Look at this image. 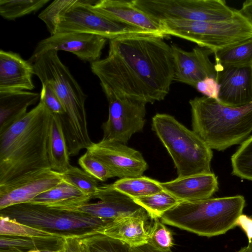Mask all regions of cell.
<instances>
[{"instance_id": "34", "label": "cell", "mask_w": 252, "mask_h": 252, "mask_svg": "<svg viewBox=\"0 0 252 252\" xmlns=\"http://www.w3.org/2000/svg\"><path fill=\"white\" fill-rule=\"evenodd\" d=\"M148 244L156 249L169 251L174 245L172 231L158 218L151 220Z\"/></svg>"}, {"instance_id": "22", "label": "cell", "mask_w": 252, "mask_h": 252, "mask_svg": "<svg viewBox=\"0 0 252 252\" xmlns=\"http://www.w3.org/2000/svg\"><path fill=\"white\" fill-rule=\"evenodd\" d=\"M93 199L73 186L63 181L35 197L29 203L74 211Z\"/></svg>"}, {"instance_id": "16", "label": "cell", "mask_w": 252, "mask_h": 252, "mask_svg": "<svg viewBox=\"0 0 252 252\" xmlns=\"http://www.w3.org/2000/svg\"><path fill=\"white\" fill-rule=\"evenodd\" d=\"M174 61V81L195 87L197 83L206 77L216 78L215 64L210 56L211 50L195 47L190 51H185L176 45H171Z\"/></svg>"}, {"instance_id": "3", "label": "cell", "mask_w": 252, "mask_h": 252, "mask_svg": "<svg viewBox=\"0 0 252 252\" xmlns=\"http://www.w3.org/2000/svg\"><path fill=\"white\" fill-rule=\"evenodd\" d=\"M34 75L42 84L54 92L65 114L59 117L69 156H76L93 143L89 134L85 103L87 95L68 67L60 60L58 52L47 51L32 63Z\"/></svg>"}, {"instance_id": "1", "label": "cell", "mask_w": 252, "mask_h": 252, "mask_svg": "<svg viewBox=\"0 0 252 252\" xmlns=\"http://www.w3.org/2000/svg\"><path fill=\"white\" fill-rule=\"evenodd\" d=\"M163 38L139 35L109 40L107 57L91 63L105 95L146 103L163 100L174 74L171 47Z\"/></svg>"}, {"instance_id": "7", "label": "cell", "mask_w": 252, "mask_h": 252, "mask_svg": "<svg viewBox=\"0 0 252 252\" xmlns=\"http://www.w3.org/2000/svg\"><path fill=\"white\" fill-rule=\"evenodd\" d=\"M152 128L171 156L178 178L212 173V150L174 117L156 114Z\"/></svg>"}, {"instance_id": "11", "label": "cell", "mask_w": 252, "mask_h": 252, "mask_svg": "<svg viewBox=\"0 0 252 252\" xmlns=\"http://www.w3.org/2000/svg\"><path fill=\"white\" fill-rule=\"evenodd\" d=\"M106 96L109 104V115L101 126L102 139L126 144L134 134L143 130L147 103L129 97Z\"/></svg>"}, {"instance_id": "27", "label": "cell", "mask_w": 252, "mask_h": 252, "mask_svg": "<svg viewBox=\"0 0 252 252\" xmlns=\"http://www.w3.org/2000/svg\"><path fill=\"white\" fill-rule=\"evenodd\" d=\"M215 65L222 67L252 65V38L214 53Z\"/></svg>"}, {"instance_id": "41", "label": "cell", "mask_w": 252, "mask_h": 252, "mask_svg": "<svg viewBox=\"0 0 252 252\" xmlns=\"http://www.w3.org/2000/svg\"><path fill=\"white\" fill-rule=\"evenodd\" d=\"M131 252H173L169 251H161L155 249L148 243L141 246L131 248Z\"/></svg>"}, {"instance_id": "32", "label": "cell", "mask_w": 252, "mask_h": 252, "mask_svg": "<svg viewBox=\"0 0 252 252\" xmlns=\"http://www.w3.org/2000/svg\"><path fill=\"white\" fill-rule=\"evenodd\" d=\"M63 181L76 188L94 198L98 191L97 180L82 169L72 165L64 172L60 173Z\"/></svg>"}, {"instance_id": "36", "label": "cell", "mask_w": 252, "mask_h": 252, "mask_svg": "<svg viewBox=\"0 0 252 252\" xmlns=\"http://www.w3.org/2000/svg\"><path fill=\"white\" fill-rule=\"evenodd\" d=\"M40 100H41L49 110L51 114L63 116L65 111L62 102L54 92L48 86L42 84V88L40 94Z\"/></svg>"}, {"instance_id": "43", "label": "cell", "mask_w": 252, "mask_h": 252, "mask_svg": "<svg viewBox=\"0 0 252 252\" xmlns=\"http://www.w3.org/2000/svg\"><path fill=\"white\" fill-rule=\"evenodd\" d=\"M237 252H252V248L248 245L242 248Z\"/></svg>"}, {"instance_id": "42", "label": "cell", "mask_w": 252, "mask_h": 252, "mask_svg": "<svg viewBox=\"0 0 252 252\" xmlns=\"http://www.w3.org/2000/svg\"><path fill=\"white\" fill-rule=\"evenodd\" d=\"M0 252H27L23 250L15 249H0Z\"/></svg>"}, {"instance_id": "31", "label": "cell", "mask_w": 252, "mask_h": 252, "mask_svg": "<svg viewBox=\"0 0 252 252\" xmlns=\"http://www.w3.org/2000/svg\"><path fill=\"white\" fill-rule=\"evenodd\" d=\"M50 0H0V15L5 19L17 18L39 10Z\"/></svg>"}, {"instance_id": "20", "label": "cell", "mask_w": 252, "mask_h": 252, "mask_svg": "<svg viewBox=\"0 0 252 252\" xmlns=\"http://www.w3.org/2000/svg\"><path fill=\"white\" fill-rule=\"evenodd\" d=\"M32 64L11 51H0V92L34 89Z\"/></svg>"}, {"instance_id": "4", "label": "cell", "mask_w": 252, "mask_h": 252, "mask_svg": "<svg viewBox=\"0 0 252 252\" xmlns=\"http://www.w3.org/2000/svg\"><path fill=\"white\" fill-rule=\"evenodd\" d=\"M189 103L192 130L212 150L241 144L252 132V103L233 108L204 95Z\"/></svg>"}, {"instance_id": "21", "label": "cell", "mask_w": 252, "mask_h": 252, "mask_svg": "<svg viewBox=\"0 0 252 252\" xmlns=\"http://www.w3.org/2000/svg\"><path fill=\"white\" fill-rule=\"evenodd\" d=\"M163 190L180 200L196 201L210 198L219 190L217 176L213 172L194 175L160 182Z\"/></svg>"}, {"instance_id": "38", "label": "cell", "mask_w": 252, "mask_h": 252, "mask_svg": "<svg viewBox=\"0 0 252 252\" xmlns=\"http://www.w3.org/2000/svg\"><path fill=\"white\" fill-rule=\"evenodd\" d=\"M62 251L63 252H82L79 238L64 237Z\"/></svg>"}, {"instance_id": "14", "label": "cell", "mask_w": 252, "mask_h": 252, "mask_svg": "<svg viewBox=\"0 0 252 252\" xmlns=\"http://www.w3.org/2000/svg\"><path fill=\"white\" fill-rule=\"evenodd\" d=\"M107 40L103 36L94 34L55 33L39 41L28 61L32 64L40 55L47 51L62 50L72 53L80 60L91 63L100 60Z\"/></svg>"}, {"instance_id": "13", "label": "cell", "mask_w": 252, "mask_h": 252, "mask_svg": "<svg viewBox=\"0 0 252 252\" xmlns=\"http://www.w3.org/2000/svg\"><path fill=\"white\" fill-rule=\"evenodd\" d=\"M86 150L103 162L114 177L141 176L148 168L140 152L117 141L102 139L98 142H93Z\"/></svg>"}, {"instance_id": "28", "label": "cell", "mask_w": 252, "mask_h": 252, "mask_svg": "<svg viewBox=\"0 0 252 252\" xmlns=\"http://www.w3.org/2000/svg\"><path fill=\"white\" fill-rule=\"evenodd\" d=\"M82 252H131L125 243L96 233L79 238Z\"/></svg>"}, {"instance_id": "37", "label": "cell", "mask_w": 252, "mask_h": 252, "mask_svg": "<svg viewBox=\"0 0 252 252\" xmlns=\"http://www.w3.org/2000/svg\"><path fill=\"white\" fill-rule=\"evenodd\" d=\"M195 88L204 96L218 100L219 85L216 78L206 77L198 82Z\"/></svg>"}, {"instance_id": "23", "label": "cell", "mask_w": 252, "mask_h": 252, "mask_svg": "<svg viewBox=\"0 0 252 252\" xmlns=\"http://www.w3.org/2000/svg\"><path fill=\"white\" fill-rule=\"evenodd\" d=\"M40 97L39 94L31 91L0 92V132L24 116Z\"/></svg>"}, {"instance_id": "44", "label": "cell", "mask_w": 252, "mask_h": 252, "mask_svg": "<svg viewBox=\"0 0 252 252\" xmlns=\"http://www.w3.org/2000/svg\"><path fill=\"white\" fill-rule=\"evenodd\" d=\"M41 252H63L62 249L59 251H41Z\"/></svg>"}, {"instance_id": "2", "label": "cell", "mask_w": 252, "mask_h": 252, "mask_svg": "<svg viewBox=\"0 0 252 252\" xmlns=\"http://www.w3.org/2000/svg\"><path fill=\"white\" fill-rule=\"evenodd\" d=\"M51 117L39 100L35 107L0 132V185L50 168L47 145Z\"/></svg>"}, {"instance_id": "6", "label": "cell", "mask_w": 252, "mask_h": 252, "mask_svg": "<svg viewBox=\"0 0 252 252\" xmlns=\"http://www.w3.org/2000/svg\"><path fill=\"white\" fill-rule=\"evenodd\" d=\"M93 0H55L38 15L51 35L63 32L94 34L107 39L139 35H156L113 21L97 12Z\"/></svg>"}, {"instance_id": "5", "label": "cell", "mask_w": 252, "mask_h": 252, "mask_svg": "<svg viewBox=\"0 0 252 252\" xmlns=\"http://www.w3.org/2000/svg\"><path fill=\"white\" fill-rule=\"evenodd\" d=\"M243 195L181 201L161 217V221L199 236L211 237L237 226L245 206Z\"/></svg>"}, {"instance_id": "8", "label": "cell", "mask_w": 252, "mask_h": 252, "mask_svg": "<svg viewBox=\"0 0 252 252\" xmlns=\"http://www.w3.org/2000/svg\"><path fill=\"white\" fill-rule=\"evenodd\" d=\"M0 216L63 238H80L99 233L112 220L80 212L31 203L16 204L3 209L0 210Z\"/></svg>"}, {"instance_id": "35", "label": "cell", "mask_w": 252, "mask_h": 252, "mask_svg": "<svg viewBox=\"0 0 252 252\" xmlns=\"http://www.w3.org/2000/svg\"><path fill=\"white\" fill-rule=\"evenodd\" d=\"M78 162L83 170L97 180L104 182L114 177L108 167L88 151L79 158Z\"/></svg>"}, {"instance_id": "18", "label": "cell", "mask_w": 252, "mask_h": 252, "mask_svg": "<svg viewBox=\"0 0 252 252\" xmlns=\"http://www.w3.org/2000/svg\"><path fill=\"white\" fill-rule=\"evenodd\" d=\"M94 198L99 199V201L83 204L74 211L113 220L142 208L132 198L115 189L111 184L99 185Z\"/></svg>"}, {"instance_id": "17", "label": "cell", "mask_w": 252, "mask_h": 252, "mask_svg": "<svg viewBox=\"0 0 252 252\" xmlns=\"http://www.w3.org/2000/svg\"><path fill=\"white\" fill-rule=\"evenodd\" d=\"M92 8L97 12L116 22L165 37L161 25L136 7L131 0H95Z\"/></svg>"}, {"instance_id": "30", "label": "cell", "mask_w": 252, "mask_h": 252, "mask_svg": "<svg viewBox=\"0 0 252 252\" xmlns=\"http://www.w3.org/2000/svg\"><path fill=\"white\" fill-rule=\"evenodd\" d=\"M232 174L252 181V135L244 141L231 157Z\"/></svg>"}, {"instance_id": "45", "label": "cell", "mask_w": 252, "mask_h": 252, "mask_svg": "<svg viewBox=\"0 0 252 252\" xmlns=\"http://www.w3.org/2000/svg\"><path fill=\"white\" fill-rule=\"evenodd\" d=\"M251 217L252 218V216H251ZM248 246L252 248V239L249 241Z\"/></svg>"}, {"instance_id": "40", "label": "cell", "mask_w": 252, "mask_h": 252, "mask_svg": "<svg viewBox=\"0 0 252 252\" xmlns=\"http://www.w3.org/2000/svg\"><path fill=\"white\" fill-rule=\"evenodd\" d=\"M239 10L252 24V0L245 1Z\"/></svg>"}, {"instance_id": "24", "label": "cell", "mask_w": 252, "mask_h": 252, "mask_svg": "<svg viewBox=\"0 0 252 252\" xmlns=\"http://www.w3.org/2000/svg\"><path fill=\"white\" fill-rule=\"evenodd\" d=\"M52 114L48 139V156L52 170L62 173L71 166L69 155L61 120Z\"/></svg>"}, {"instance_id": "39", "label": "cell", "mask_w": 252, "mask_h": 252, "mask_svg": "<svg viewBox=\"0 0 252 252\" xmlns=\"http://www.w3.org/2000/svg\"><path fill=\"white\" fill-rule=\"evenodd\" d=\"M237 226H239L246 233L249 241L252 239V218L242 214L238 220Z\"/></svg>"}, {"instance_id": "25", "label": "cell", "mask_w": 252, "mask_h": 252, "mask_svg": "<svg viewBox=\"0 0 252 252\" xmlns=\"http://www.w3.org/2000/svg\"><path fill=\"white\" fill-rule=\"evenodd\" d=\"M63 237H19L0 235V249H15L26 252L32 250L59 251L62 249Z\"/></svg>"}, {"instance_id": "15", "label": "cell", "mask_w": 252, "mask_h": 252, "mask_svg": "<svg viewBox=\"0 0 252 252\" xmlns=\"http://www.w3.org/2000/svg\"><path fill=\"white\" fill-rule=\"evenodd\" d=\"M215 67L220 103L237 108L252 103V65Z\"/></svg>"}, {"instance_id": "12", "label": "cell", "mask_w": 252, "mask_h": 252, "mask_svg": "<svg viewBox=\"0 0 252 252\" xmlns=\"http://www.w3.org/2000/svg\"><path fill=\"white\" fill-rule=\"evenodd\" d=\"M60 173L50 168L26 173L0 185V210L29 203L40 194L63 182Z\"/></svg>"}, {"instance_id": "46", "label": "cell", "mask_w": 252, "mask_h": 252, "mask_svg": "<svg viewBox=\"0 0 252 252\" xmlns=\"http://www.w3.org/2000/svg\"><path fill=\"white\" fill-rule=\"evenodd\" d=\"M27 252H41V251L32 250V251H29Z\"/></svg>"}, {"instance_id": "33", "label": "cell", "mask_w": 252, "mask_h": 252, "mask_svg": "<svg viewBox=\"0 0 252 252\" xmlns=\"http://www.w3.org/2000/svg\"><path fill=\"white\" fill-rule=\"evenodd\" d=\"M0 235L19 237H60L53 233L0 216Z\"/></svg>"}, {"instance_id": "9", "label": "cell", "mask_w": 252, "mask_h": 252, "mask_svg": "<svg viewBox=\"0 0 252 252\" xmlns=\"http://www.w3.org/2000/svg\"><path fill=\"white\" fill-rule=\"evenodd\" d=\"M159 23L165 35L194 42L214 53L252 38V24L240 12L233 18L221 22L166 20Z\"/></svg>"}, {"instance_id": "19", "label": "cell", "mask_w": 252, "mask_h": 252, "mask_svg": "<svg viewBox=\"0 0 252 252\" xmlns=\"http://www.w3.org/2000/svg\"><path fill=\"white\" fill-rule=\"evenodd\" d=\"M149 218L142 207L131 214L112 220L99 233L120 240L131 248L141 246L148 243Z\"/></svg>"}, {"instance_id": "29", "label": "cell", "mask_w": 252, "mask_h": 252, "mask_svg": "<svg viewBox=\"0 0 252 252\" xmlns=\"http://www.w3.org/2000/svg\"><path fill=\"white\" fill-rule=\"evenodd\" d=\"M133 200L146 211L151 220L160 218L163 214L181 202L164 190Z\"/></svg>"}, {"instance_id": "10", "label": "cell", "mask_w": 252, "mask_h": 252, "mask_svg": "<svg viewBox=\"0 0 252 252\" xmlns=\"http://www.w3.org/2000/svg\"><path fill=\"white\" fill-rule=\"evenodd\" d=\"M134 5L159 23L166 20L221 22L235 17L239 10L223 0H132Z\"/></svg>"}, {"instance_id": "26", "label": "cell", "mask_w": 252, "mask_h": 252, "mask_svg": "<svg viewBox=\"0 0 252 252\" xmlns=\"http://www.w3.org/2000/svg\"><path fill=\"white\" fill-rule=\"evenodd\" d=\"M111 185L115 189L132 199L163 190L159 182L143 176L120 179Z\"/></svg>"}]
</instances>
